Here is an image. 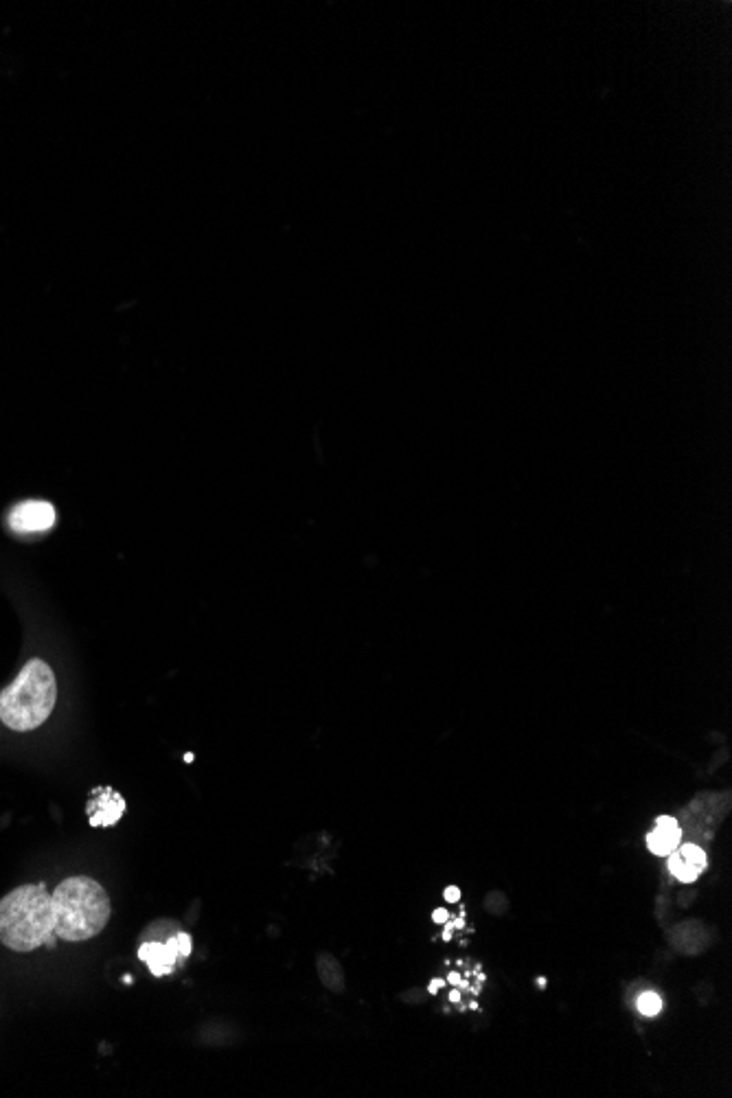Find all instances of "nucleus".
I'll list each match as a JSON object with an SVG mask.
<instances>
[{
	"label": "nucleus",
	"mask_w": 732,
	"mask_h": 1098,
	"mask_svg": "<svg viewBox=\"0 0 732 1098\" xmlns=\"http://www.w3.org/2000/svg\"><path fill=\"white\" fill-rule=\"evenodd\" d=\"M55 934L53 895L42 884L20 886L0 901V943L14 952L51 945Z\"/></svg>",
	"instance_id": "obj_1"
},
{
	"label": "nucleus",
	"mask_w": 732,
	"mask_h": 1098,
	"mask_svg": "<svg viewBox=\"0 0 732 1098\" xmlns=\"http://www.w3.org/2000/svg\"><path fill=\"white\" fill-rule=\"evenodd\" d=\"M55 936L64 941H88L106 930L110 899L90 877H71L53 892Z\"/></svg>",
	"instance_id": "obj_2"
},
{
	"label": "nucleus",
	"mask_w": 732,
	"mask_h": 1098,
	"mask_svg": "<svg viewBox=\"0 0 732 1098\" xmlns=\"http://www.w3.org/2000/svg\"><path fill=\"white\" fill-rule=\"evenodd\" d=\"M57 700L53 669L44 660H29L18 678L0 693V722L7 728L27 732L47 722Z\"/></svg>",
	"instance_id": "obj_3"
},
{
	"label": "nucleus",
	"mask_w": 732,
	"mask_h": 1098,
	"mask_svg": "<svg viewBox=\"0 0 732 1098\" xmlns=\"http://www.w3.org/2000/svg\"><path fill=\"white\" fill-rule=\"evenodd\" d=\"M163 939H154L150 932H145V941L139 949V958L150 967L154 976H169L171 971L178 969L191 954V936L182 932L178 925L167 923V934H160Z\"/></svg>",
	"instance_id": "obj_4"
},
{
	"label": "nucleus",
	"mask_w": 732,
	"mask_h": 1098,
	"mask_svg": "<svg viewBox=\"0 0 732 1098\" xmlns=\"http://www.w3.org/2000/svg\"><path fill=\"white\" fill-rule=\"evenodd\" d=\"M55 509L44 500H27L11 509L9 526L16 533H42L53 529Z\"/></svg>",
	"instance_id": "obj_5"
},
{
	"label": "nucleus",
	"mask_w": 732,
	"mask_h": 1098,
	"mask_svg": "<svg viewBox=\"0 0 732 1098\" xmlns=\"http://www.w3.org/2000/svg\"><path fill=\"white\" fill-rule=\"evenodd\" d=\"M86 811L93 827H114L125 814V800L112 787H97L90 794Z\"/></svg>",
	"instance_id": "obj_6"
},
{
	"label": "nucleus",
	"mask_w": 732,
	"mask_h": 1098,
	"mask_svg": "<svg viewBox=\"0 0 732 1098\" xmlns=\"http://www.w3.org/2000/svg\"><path fill=\"white\" fill-rule=\"evenodd\" d=\"M669 871L671 875L680 879L684 884L695 882L706 871V853L697 844H684L678 846L676 851L669 853Z\"/></svg>",
	"instance_id": "obj_7"
},
{
	"label": "nucleus",
	"mask_w": 732,
	"mask_h": 1098,
	"mask_svg": "<svg viewBox=\"0 0 732 1098\" xmlns=\"http://www.w3.org/2000/svg\"><path fill=\"white\" fill-rule=\"evenodd\" d=\"M680 840H682V829L676 822V818L671 816H662L658 818L656 822V829L649 833L647 838V846L651 853L656 855H669L673 853L680 846Z\"/></svg>",
	"instance_id": "obj_8"
},
{
	"label": "nucleus",
	"mask_w": 732,
	"mask_h": 1098,
	"mask_svg": "<svg viewBox=\"0 0 732 1098\" xmlns=\"http://www.w3.org/2000/svg\"><path fill=\"white\" fill-rule=\"evenodd\" d=\"M638 1011L643 1013V1015H649V1017H651V1015H658V1013L662 1011V1000H660V995L651 993V991L640 995V998H638Z\"/></svg>",
	"instance_id": "obj_9"
},
{
	"label": "nucleus",
	"mask_w": 732,
	"mask_h": 1098,
	"mask_svg": "<svg viewBox=\"0 0 732 1098\" xmlns=\"http://www.w3.org/2000/svg\"><path fill=\"white\" fill-rule=\"evenodd\" d=\"M459 899H461V890H459V888L450 886L448 890H445V901H452V903H454V901H459Z\"/></svg>",
	"instance_id": "obj_10"
},
{
	"label": "nucleus",
	"mask_w": 732,
	"mask_h": 1098,
	"mask_svg": "<svg viewBox=\"0 0 732 1098\" xmlns=\"http://www.w3.org/2000/svg\"><path fill=\"white\" fill-rule=\"evenodd\" d=\"M445 919H448V912H445V910L434 912V921H437V923H443Z\"/></svg>",
	"instance_id": "obj_11"
}]
</instances>
